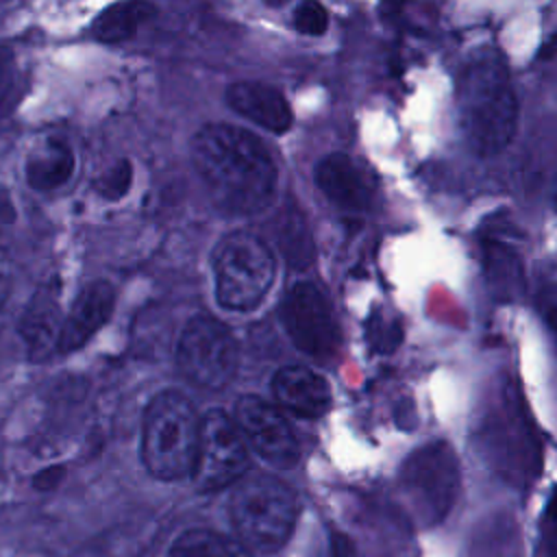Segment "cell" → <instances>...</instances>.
<instances>
[{"mask_svg":"<svg viewBox=\"0 0 557 557\" xmlns=\"http://www.w3.org/2000/svg\"><path fill=\"white\" fill-rule=\"evenodd\" d=\"M537 546L535 557H557V485L553 487L544 513L537 524Z\"/></svg>","mask_w":557,"mask_h":557,"instance_id":"obj_24","label":"cell"},{"mask_svg":"<svg viewBox=\"0 0 557 557\" xmlns=\"http://www.w3.org/2000/svg\"><path fill=\"white\" fill-rule=\"evenodd\" d=\"M178 370L198 387L222 389L237 370V344L220 320L211 315L191 318L176 344Z\"/></svg>","mask_w":557,"mask_h":557,"instance_id":"obj_7","label":"cell"},{"mask_svg":"<svg viewBox=\"0 0 557 557\" xmlns=\"http://www.w3.org/2000/svg\"><path fill=\"white\" fill-rule=\"evenodd\" d=\"M485 281L494 298L503 302L516 300L524 287V270L518 250L498 237H485L481 242Z\"/></svg>","mask_w":557,"mask_h":557,"instance_id":"obj_16","label":"cell"},{"mask_svg":"<svg viewBox=\"0 0 557 557\" xmlns=\"http://www.w3.org/2000/svg\"><path fill=\"white\" fill-rule=\"evenodd\" d=\"M400 485L422 524H437L455 505L459 492V461L446 442H431L413 450L400 468Z\"/></svg>","mask_w":557,"mask_h":557,"instance_id":"obj_6","label":"cell"},{"mask_svg":"<svg viewBox=\"0 0 557 557\" xmlns=\"http://www.w3.org/2000/svg\"><path fill=\"white\" fill-rule=\"evenodd\" d=\"M22 94L24 81L17 61L7 46H0V120L13 113Z\"/></svg>","mask_w":557,"mask_h":557,"instance_id":"obj_21","label":"cell"},{"mask_svg":"<svg viewBox=\"0 0 557 557\" xmlns=\"http://www.w3.org/2000/svg\"><path fill=\"white\" fill-rule=\"evenodd\" d=\"M272 392L281 409L315 420L331 409V387L322 374L305 366H285L272 379Z\"/></svg>","mask_w":557,"mask_h":557,"instance_id":"obj_13","label":"cell"},{"mask_svg":"<svg viewBox=\"0 0 557 557\" xmlns=\"http://www.w3.org/2000/svg\"><path fill=\"white\" fill-rule=\"evenodd\" d=\"M215 298L224 309L250 311L268 294L274 281V257L265 242L248 231L222 237L211 257Z\"/></svg>","mask_w":557,"mask_h":557,"instance_id":"obj_5","label":"cell"},{"mask_svg":"<svg viewBox=\"0 0 557 557\" xmlns=\"http://www.w3.org/2000/svg\"><path fill=\"white\" fill-rule=\"evenodd\" d=\"M368 342L379 352H394L403 342V324L396 318L387 320L372 313L368 320Z\"/></svg>","mask_w":557,"mask_h":557,"instance_id":"obj_22","label":"cell"},{"mask_svg":"<svg viewBox=\"0 0 557 557\" xmlns=\"http://www.w3.org/2000/svg\"><path fill=\"white\" fill-rule=\"evenodd\" d=\"M228 513L242 544L276 550L292 535L298 503L289 485L259 472L237 481L228 500Z\"/></svg>","mask_w":557,"mask_h":557,"instance_id":"obj_4","label":"cell"},{"mask_svg":"<svg viewBox=\"0 0 557 557\" xmlns=\"http://www.w3.org/2000/svg\"><path fill=\"white\" fill-rule=\"evenodd\" d=\"M228 107L242 117L272 133H285L292 126V107L285 96L259 81H239L226 89Z\"/></svg>","mask_w":557,"mask_h":557,"instance_id":"obj_14","label":"cell"},{"mask_svg":"<svg viewBox=\"0 0 557 557\" xmlns=\"http://www.w3.org/2000/svg\"><path fill=\"white\" fill-rule=\"evenodd\" d=\"M170 557H250V553L246 544L228 535L209 529H191L174 540Z\"/></svg>","mask_w":557,"mask_h":557,"instance_id":"obj_19","label":"cell"},{"mask_svg":"<svg viewBox=\"0 0 557 557\" xmlns=\"http://www.w3.org/2000/svg\"><path fill=\"white\" fill-rule=\"evenodd\" d=\"M133 183V165L126 159H120L117 163H113L96 183V191L107 198V200H120L122 196H126L128 187Z\"/></svg>","mask_w":557,"mask_h":557,"instance_id":"obj_23","label":"cell"},{"mask_svg":"<svg viewBox=\"0 0 557 557\" xmlns=\"http://www.w3.org/2000/svg\"><path fill=\"white\" fill-rule=\"evenodd\" d=\"M154 4L150 2H117L107 7L94 22V37L107 44H117L131 39L144 22L154 15Z\"/></svg>","mask_w":557,"mask_h":557,"instance_id":"obj_18","label":"cell"},{"mask_svg":"<svg viewBox=\"0 0 557 557\" xmlns=\"http://www.w3.org/2000/svg\"><path fill=\"white\" fill-rule=\"evenodd\" d=\"M233 420L248 444L265 461L278 468H289L298 461V440L274 405L261 400L259 396H242L235 405Z\"/></svg>","mask_w":557,"mask_h":557,"instance_id":"obj_10","label":"cell"},{"mask_svg":"<svg viewBox=\"0 0 557 557\" xmlns=\"http://www.w3.org/2000/svg\"><path fill=\"white\" fill-rule=\"evenodd\" d=\"M248 448L235 420L222 409H209L200 418V440L194 463V481L202 492H215L244 479Z\"/></svg>","mask_w":557,"mask_h":557,"instance_id":"obj_8","label":"cell"},{"mask_svg":"<svg viewBox=\"0 0 557 557\" xmlns=\"http://www.w3.org/2000/svg\"><path fill=\"white\" fill-rule=\"evenodd\" d=\"M548 44H550V46H553V48H555V50H557V33H555V35H553V39H550V41H548Z\"/></svg>","mask_w":557,"mask_h":557,"instance_id":"obj_30","label":"cell"},{"mask_svg":"<svg viewBox=\"0 0 557 557\" xmlns=\"http://www.w3.org/2000/svg\"><path fill=\"white\" fill-rule=\"evenodd\" d=\"M281 320L298 350L331 359L339 348V324L326 296L313 283H296L281 305Z\"/></svg>","mask_w":557,"mask_h":557,"instance_id":"obj_9","label":"cell"},{"mask_svg":"<svg viewBox=\"0 0 557 557\" xmlns=\"http://www.w3.org/2000/svg\"><path fill=\"white\" fill-rule=\"evenodd\" d=\"M63 476V468L61 466H52V468H46L41 470L37 476H35V487L37 490H52Z\"/></svg>","mask_w":557,"mask_h":557,"instance_id":"obj_28","label":"cell"},{"mask_svg":"<svg viewBox=\"0 0 557 557\" xmlns=\"http://www.w3.org/2000/svg\"><path fill=\"white\" fill-rule=\"evenodd\" d=\"M61 326L59 281H50L35 292L20 320V337L24 339L33 361L48 357L57 348Z\"/></svg>","mask_w":557,"mask_h":557,"instance_id":"obj_15","label":"cell"},{"mask_svg":"<svg viewBox=\"0 0 557 557\" xmlns=\"http://www.w3.org/2000/svg\"><path fill=\"white\" fill-rule=\"evenodd\" d=\"M294 28L302 35L320 37L329 28V13L322 4L318 2H302L294 11Z\"/></svg>","mask_w":557,"mask_h":557,"instance_id":"obj_25","label":"cell"},{"mask_svg":"<svg viewBox=\"0 0 557 557\" xmlns=\"http://www.w3.org/2000/svg\"><path fill=\"white\" fill-rule=\"evenodd\" d=\"M315 185L337 209L348 213L368 211L374 198V178L344 152H333L315 165Z\"/></svg>","mask_w":557,"mask_h":557,"instance_id":"obj_11","label":"cell"},{"mask_svg":"<svg viewBox=\"0 0 557 557\" xmlns=\"http://www.w3.org/2000/svg\"><path fill=\"white\" fill-rule=\"evenodd\" d=\"M537 309H540V315H542L544 324L550 329V333L557 339V283L546 285L537 294Z\"/></svg>","mask_w":557,"mask_h":557,"instance_id":"obj_26","label":"cell"},{"mask_svg":"<svg viewBox=\"0 0 557 557\" xmlns=\"http://www.w3.org/2000/svg\"><path fill=\"white\" fill-rule=\"evenodd\" d=\"M9 294H11V281L4 274H0V309L7 305Z\"/></svg>","mask_w":557,"mask_h":557,"instance_id":"obj_29","label":"cell"},{"mask_svg":"<svg viewBox=\"0 0 557 557\" xmlns=\"http://www.w3.org/2000/svg\"><path fill=\"white\" fill-rule=\"evenodd\" d=\"M278 248L289 265L302 270L313 261V239L307 228V220L300 211H283L278 222Z\"/></svg>","mask_w":557,"mask_h":557,"instance_id":"obj_20","label":"cell"},{"mask_svg":"<svg viewBox=\"0 0 557 557\" xmlns=\"http://www.w3.org/2000/svg\"><path fill=\"white\" fill-rule=\"evenodd\" d=\"M200 440V418L187 396L159 392L146 407L141 426V459L146 470L163 481L194 472Z\"/></svg>","mask_w":557,"mask_h":557,"instance_id":"obj_3","label":"cell"},{"mask_svg":"<svg viewBox=\"0 0 557 557\" xmlns=\"http://www.w3.org/2000/svg\"><path fill=\"white\" fill-rule=\"evenodd\" d=\"M555 207H557V198H555Z\"/></svg>","mask_w":557,"mask_h":557,"instance_id":"obj_31","label":"cell"},{"mask_svg":"<svg viewBox=\"0 0 557 557\" xmlns=\"http://www.w3.org/2000/svg\"><path fill=\"white\" fill-rule=\"evenodd\" d=\"M191 161L213 202L231 213H257L276 191V163L265 144L233 124H207L191 139Z\"/></svg>","mask_w":557,"mask_h":557,"instance_id":"obj_1","label":"cell"},{"mask_svg":"<svg viewBox=\"0 0 557 557\" xmlns=\"http://www.w3.org/2000/svg\"><path fill=\"white\" fill-rule=\"evenodd\" d=\"M329 548H331V557H357L352 540L348 535H344V533H337V531L331 533Z\"/></svg>","mask_w":557,"mask_h":557,"instance_id":"obj_27","label":"cell"},{"mask_svg":"<svg viewBox=\"0 0 557 557\" xmlns=\"http://www.w3.org/2000/svg\"><path fill=\"white\" fill-rule=\"evenodd\" d=\"M76 168V159L65 139H46L37 150H33L24 163V176L30 189L52 191L65 185Z\"/></svg>","mask_w":557,"mask_h":557,"instance_id":"obj_17","label":"cell"},{"mask_svg":"<svg viewBox=\"0 0 557 557\" xmlns=\"http://www.w3.org/2000/svg\"><path fill=\"white\" fill-rule=\"evenodd\" d=\"M457 109L468 146L479 157L503 152L518 128V96L507 59L483 46L461 65L457 76Z\"/></svg>","mask_w":557,"mask_h":557,"instance_id":"obj_2","label":"cell"},{"mask_svg":"<svg viewBox=\"0 0 557 557\" xmlns=\"http://www.w3.org/2000/svg\"><path fill=\"white\" fill-rule=\"evenodd\" d=\"M113 307L115 289L107 281L87 283L74 298V305L63 320L57 350L72 352L83 348L94 337V333H98L109 322Z\"/></svg>","mask_w":557,"mask_h":557,"instance_id":"obj_12","label":"cell"}]
</instances>
